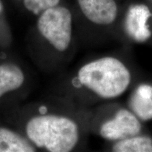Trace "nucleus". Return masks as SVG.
<instances>
[{
    "mask_svg": "<svg viewBox=\"0 0 152 152\" xmlns=\"http://www.w3.org/2000/svg\"><path fill=\"white\" fill-rule=\"evenodd\" d=\"M28 139L35 147L50 152H68L79 140L78 127L67 117L56 115H37L26 126Z\"/></svg>",
    "mask_w": 152,
    "mask_h": 152,
    "instance_id": "obj_1",
    "label": "nucleus"
},
{
    "mask_svg": "<svg viewBox=\"0 0 152 152\" xmlns=\"http://www.w3.org/2000/svg\"><path fill=\"white\" fill-rule=\"evenodd\" d=\"M78 80L82 85L101 97L112 99L127 90L131 76L121 61L105 57L83 66L78 71Z\"/></svg>",
    "mask_w": 152,
    "mask_h": 152,
    "instance_id": "obj_2",
    "label": "nucleus"
},
{
    "mask_svg": "<svg viewBox=\"0 0 152 152\" xmlns=\"http://www.w3.org/2000/svg\"><path fill=\"white\" fill-rule=\"evenodd\" d=\"M72 26L71 11L59 4L44 11L38 16L37 20L39 33L58 52H64L69 47Z\"/></svg>",
    "mask_w": 152,
    "mask_h": 152,
    "instance_id": "obj_3",
    "label": "nucleus"
},
{
    "mask_svg": "<svg viewBox=\"0 0 152 152\" xmlns=\"http://www.w3.org/2000/svg\"><path fill=\"white\" fill-rule=\"evenodd\" d=\"M141 130V124L132 112L121 109L113 119L106 121L100 128L102 137L109 140H121L136 136Z\"/></svg>",
    "mask_w": 152,
    "mask_h": 152,
    "instance_id": "obj_4",
    "label": "nucleus"
},
{
    "mask_svg": "<svg viewBox=\"0 0 152 152\" xmlns=\"http://www.w3.org/2000/svg\"><path fill=\"white\" fill-rule=\"evenodd\" d=\"M151 13L147 6L132 5L129 8L125 19V30L133 40L144 42L151 35L147 21Z\"/></svg>",
    "mask_w": 152,
    "mask_h": 152,
    "instance_id": "obj_5",
    "label": "nucleus"
},
{
    "mask_svg": "<svg viewBox=\"0 0 152 152\" xmlns=\"http://www.w3.org/2000/svg\"><path fill=\"white\" fill-rule=\"evenodd\" d=\"M85 18L93 23L109 25L116 18L118 7L115 0H77Z\"/></svg>",
    "mask_w": 152,
    "mask_h": 152,
    "instance_id": "obj_6",
    "label": "nucleus"
},
{
    "mask_svg": "<svg viewBox=\"0 0 152 152\" xmlns=\"http://www.w3.org/2000/svg\"><path fill=\"white\" fill-rule=\"evenodd\" d=\"M130 109L142 121L152 119V86L143 84L140 85L131 96Z\"/></svg>",
    "mask_w": 152,
    "mask_h": 152,
    "instance_id": "obj_7",
    "label": "nucleus"
},
{
    "mask_svg": "<svg viewBox=\"0 0 152 152\" xmlns=\"http://www.w3.org/2000/svg\"><path fill=\"white\" fill-rule=\"evenodd\" d=\"M35 146L18 132L0 128V152H33Z\"/></svg>",
    "mask_w": 152,
    "mask_h": 152,
    "instance_id": "obj_8",
    "label": "nucleus"
},
{
    "mask_svg": "<svg viewBox=\"0 0 152 152\" xmlns=\"http://www.w3.org/2000/svg\"><path fill=\"white\" fill-rule=\"evenodd\" d=\"M25 75L16 64L6 63L0 65V98L6 93L18 90L22 86Z\"/></svg>",
    "mask_w": 152,
    "mask_h": 152,
    "instance_id": "obj_9",
    "label": "nucleus"
},
{
    "mask_svg": "<svg viewBox=\"0 0 152 152\" xmlns=\"http://www.w3.org/2000/svg\"><path fill=\"white\" fill-rule=\"evenodd\" d=\"M116 152H152V140L147 136H134L120 140L113 147Z\"/></svg>",
    "mask_w": 152,
    "mask_h": 152,
    "instance_id": "obj_10",
    "label": "nucleus"
},
{
    "mask_svg": "<svg viewBox=\"0 0 152 152\" xmlns=\"http://www.w3.org/2000/svg\"><path fill=\"white\" fill-rule=\"evenodd\" d=\"M22 2L23 6L30 13L39 16L47 9L59 4L61 0H16Z\"/></svg>",
    "mask_w": 152,
    "mask_h": 152,
    "instance_id": "obj_11",
    "label": "nucleus"
},
{
    "mask_svg": "<svg viewBox=\"0 0 152 152\" xmlns=\"http://www.w3.org/2000/svg\"><path fill=\"white\" fill-rule=\"evenodd\" d=\"M4 11V4L1 0H0V15L1 14V13L3 12Z\"/></svg>",
    "mask_w": 152,
    "mask_h": 152,
    "instance_id": "obj_12",
    "label": "nucleus"
}]
</instances>
